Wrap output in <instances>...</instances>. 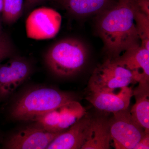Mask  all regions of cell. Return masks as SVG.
<instances>
[{"label":"cell","mask_w":149,"mask_h":149,"mask_svg":"<svg viewBox=\"0 0 149 149\" xmlns=\"http://www.w3.org/2000/svg\"><path fill=\"white\" fill-rule=\"evenodd\" d=\"M136 0H118L98 15L96 29L105 52L111 60L121 53L141 45L136 29Z\"/></svg>","instance_id":"obj_1"},{"label":"cell","mask_w":149,"mask_h":149,"mask_svg":"<svg viewBox=\"0 0 149 149\" xmlns=\"http://www.w3.org/2000/svg\"><path fill=\"white\" fill-rule=\"evenodd\" d=\"M76 100L73 94L54 88L39 87L26 91L15 101L11 117L19 121H35L48 112Z\"/></svg>","instance_id":"obj_2"},{"label":"cell","mask_w":149,"mask_h":149,"mask_svg":"<svg viewBox=\"0 0 149 149\" xmlns=\"http://www.w3.org/2000/svg\"><path fill=\"white\" fill-rule=\"evenodd\" d=\"M88 57V49L84 43L77 39L68 38L52 46L46 54L45 60L54 74L69 77L81 70Z\"/></svg>","instance_id":"obj_3"},{"label":"cell","mask_w":149,"mask_h":149,"mask_svg":"<svg viewBox=\"0 0 149 149\" xmlns=\"http://www.w3.org/2000/svg\"><path fill=\"white\" fill-rule=\"evenodd\" d=\"M142 78L139 72L130 71L107 58L92 73L88 83L90 92L114 93L116 89L139 83Z\"/></svg>","instance_id":"obj_4"},{"label":"cell","mask_w":149,"mask_h":149,"mask_svg":"<svg viewBox=\"0 0 149 149\" xmlns=\"http://www.w3.org/2000/svg\"><path fill=\"white\" fill-rule=\"evenodd\" d=\"M109 120L111 141L116 149H134L145 133L128 109L113 113Z\"/></svg>","instance_id":"obj_5"},{"label":"cell","mask_w":149,"mask_h":149,"mask_svg":"<svg viewBox=\"0 0 149 149\" xmlns=\"http://www.w3.org/2000/svg\"><path fill=\"white\" fill-rule=\"evenodd\" d=\"M61 22V15L54 9L45 7L36 9L26 20L27 37L35 40L54 38L59 31Z\"/></svg>","instance_id":"obj_6"},{"label":"cell","mask_w":149,"mask_h":149,"mask_svg":"<svg viewBox=\"0 0 149 149\" xmlns=\"http://www.w3.org/2000/svg\"><path fill=\"white\" fill-rule=\"evenodd\" d=\"M61 133L48 131L35 123L24 127L10 136L3 148L10 149H47Z\"/></svg>","instance_id":"obj_7"},{"label":"cell","mask_w":149,"mask_h":149,"mask_svg":"<svg viewBox=\"0 0 149 149\" xmlns=\"http://www.w3.org/2000/svg\"><path fill=\"white\" fill-rule=\"evenodd\" d=\"M30 67L26 61L11 59L0 64V101L10 97L28 77Z\"/></svg>","instance_id":"obj_8"},{"label":"cell","mask_w":149,"mask_h":149,"mask_svg":"<svg viewBox=\"0 0 149 149\" xmlns=\"http://www.w3.org/2000/svg\"><path fill=\"white\" fill-rule=\"evenodd\" d=\"M133 96V91L128 86L117 94L90 92L85 98L97 109L113 113L128 109Z\"/></svg>","instance_id":"obj_9"},{"label":"cell","mask_w":149,"mask_h":149,"mask_svg":"<svg viewBox=\"0 0 149 149\" xmlns=\"http://www.w3.org/2000/svg\"><path fill=\"white\" fill-rule=\"evenodd\" d=\"M91 117L87 113L52 141L48 149H81L85 143Z\"/></svg>","instance_id":"obj_10"},{"label":"cell","mask_w":149,"mask_h":149,"mask_svg":"<svg viewBox=\"0 0 149 149\" xmlns=\"http://www.w3.org/2000/svg\"><path fill=\"white\" fill-rule=\"evenodd\" d=\"M113 61L130 71L142 73L140 81L149 82V50L146 48L141 45L132 48Z\"/></svg>","instance_id":"obj_11"},{"label":"cell","mask_w":149,"mask_h":149,"mask_svg":"<svg viewBox=\"0 0 149 149\" xmlns=\"http://www.w3.org/2000/svg\"><path fill=\"white\" fill-rule=\"evenodd\" d=\"M111 141L109 120L102 117L91 118L87 137L81 149H109Z\"/></svg>","instance_id":"obj_12"},{"label":"cell","mask_w":149,"mask_h":149,"mask_svg":"<svg viewBox=\"0 0 149 149\" xmlns=\"http://www.w3.org/2000/svg\"><path fill=\"white\" fill-rule=\"evenodd\" d=\"M149 83L140 81L133 91L136 103L130 111L134 120L147 132H149Z\"/></svg>","instance_id":"obj_13"},{"label":"cell","mask_w":149,"mask_h":149,"mask_svg":"<svg viewBox=\"0 0 149 149\" xmlns=\"http://www.w3.org/2000/svg\"><path fill=\"white\" fill-rule=\"evenodd\" d=\"M70 13L78 17H87L99 14L108 8L114 0H58Z\"/></svg>","instance_id":"obj_14"},{"label":"cell","mask_w":149,"mask_h":149,"mask_svg":"<svg viewBox=\"0 0 149 149\" xmlns=\"http://www.w3.org/2000/svg\"><path fill=\"white\" fill-rule=\"evenodd\" d=\"M58 109L60 115L58 132L67 130L86 113L85 109L76 100L69 102Z\"/></svg>","instance_id":"obj_15"},{"label":"cell","mask_w":149,"mask_h":149,"mask_svg":"<svg viewBox=\"0 0 149 149\" xmlns=\"http://www.w3.org/2000/svg\"><path fill=\"white\" fill-rule=\"evenodd\" d=\"M23 0H3L2 19L7 24L14 23L21 16Z\"/></svg>","instance_id":"obj_16"},{"label":"cell","mask_w":149,"mask_h":149,"mask_svg":"<svg viewBox=\"0 0 149 149\" xmlns=\"http://www.w3.org/2000/svg\"><path fill=\"white\" fill-rule=\"evenodd\" d=\"M135 21L141 46L149 50V16L137 7L135 13Z\"/></svg>","instance_id":"obj_17"},{"label":"cell","mask_w":149,"mask_h":149,"mask_svg":"<svg viewBox=\"0 0 149 149\" xmlns=\"http://www.w3.org/2000/svg\"><path fill=\"white\" fill-rule=\"evenodd\" d=\"M13 52V47L7 35L0 31V64L3 61L10 56Z\"/></svg>","instance_id":"obj_18"},{"label":"cell","mask_w":149,"mask_h":149,"mask_svg":"<svg viewBox=\"0 0 149 149\" xmlns=\"http://www.w3.org/2000/svg\"><path fill=\"white\" fill-rule=\"evenodd\" d=\"M149 149V132L145 131L143 136L134 149Z\"/></svg>","instance_id":"obj_19"},{"label":"cell","mask_w":149,"mask_h":149,"mask_svg":"<svg viewBox=\"0 0 149 149\" xmlns=\"http://www.w3.org/2000/svg\"><path fill=\"white\" fill-rule=\"evenodd\" d=\"M136 1L139 10L149 16V0H136Z\"/></svg>","instance_id":"obj_20"},{"label":"cell","mask_w":149,"mask_h":149,"mask_svg":"<svg viewBox=\"0 0 149 149\" xmlns=\"http://www.w3.org/2000/svg\"><path fill=\"white\" fill-rule=\"evenodd\" d=\"M44 0H26V3L29 6L34 5L41 2Z\"/></svg>","instance_id":"obj_21"},{"label":"cell","mask_w":149,"mask_h":149,"mask_svg":"<svg viewBox=\"0 0 149 149\" xmlns=\"http://www.w3.org/2000/svg\"><path fill=\"white\" fill-rule=\"evenodd\" d=\"M3 0H0V13L2 11Z\"/></svg>","instance_id":"obj_22"},{"label":"cell","mask_w":149,"mask_h":149,"mask_svg":"<svg viewBox=\"0 0 149 149\" xmlns=\"http://www.w3.org/2000/svg\"><path fill=\"white\" fill-rule=\"evenodd\" d=\"M1 18H0V31H1V30H2V28H1Z\"/></svg>","instance_id":"obj_23"}]
</instances>
